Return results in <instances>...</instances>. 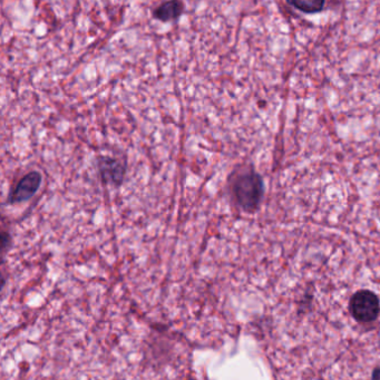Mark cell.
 <instances>
[{
  "label": "cell",
  "mask_w": 380,
  "mask_h": 380,
  "mask_svg": "<svg viewBox=\"0 0 380 380\" xmlns=\"http://www.w3.org/2000/svg\"><path fill=\"white\" fill-rule=\"evenodd\" d=\"M290 5H293L295 8L308 14H313V12H320L324 7V0H293L289 1Z\"/></svg>",
  "instance_id": "cell-6"
},
{
  "label": "cell",
  "mask_w": 380,
  "mask_h": 380,
  "mask_svg": "<svg viewBox=\"0 0 380 380\" xmlns=\"http://www.w3.org/2000/svg\"><path fill=\"white\" fill-rule=\"evenodd\" d=\"M101 180L106 185L121 187L126 176V161L112 156H101L97 159Z\"/></svg>",
  "instance_id": "cell-3"
},
{
  "label": "cell",
  "mask_w": 380,
  "mask_h": 380,
  "mask_svg": "<svg viewBox=\"0 0 380 380\" xmlns=\"http://www.w3.org/2000/svg\"><path fill=\"white\" fill-rule=\"evenodd\" d=\"M350 311L359 322H372L377 319L380 312L377 295L368 290H361L350 300Z\"/></svg>",
  "instance_id": "cell-2"
},
{
  "label": "cell",
  "mask_w": 380,
  "mask_h": 380,
  "mask_svg": "<svg viewBox=\"0 0 380 380\" xmlns=\"http://www.w3.org/2000/svg\"><path fill=\"white\" fill-rule=\"evenodd\" d=\"M184 12V3L179 0L165 1L156 7L153 10V17L162 23L175 21Z\"/></svg>",
  "instance_id": "cell-5"
},
{
  "label": "cell",
  "mask_w": 380,
  "mask_h": 380,
  "mask_svg": "<svg viewBox=\"0 0 380 380\" xmlns=\"http://www.w3.org/2000/svg\"><path fill=\"white\" fill-rule=\"evenodd\" d=\"M230 189L233 200L242 210L252 212L261 205L264 193V180L256 171H243L234 176Z\"/></svg>",
  "instance_id": "cell-1"
},
{
  "label": "cell",
  "mask_w": 380,
  "mask_h": 380,
  "mask_svg": "<svg viewBox=\"0 0 380 380\" xmlns=\"http://www.w3.org/2000/svg\"><path fill=\"white\" fill-rule=\"evenodd\" d=\"M43 181V176L37 171H31L29 173L25 174L18 181L12 193L9 196V203L16 205L21 202L28 201L35 194L37 193L40 185Z\"/></svg>",
  "instance_id": "cell-4"
}]
</instances>
